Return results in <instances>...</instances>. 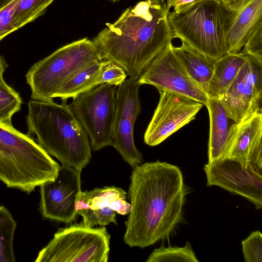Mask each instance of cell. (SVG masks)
I'll return each instance as SVG.
<instances>
[{"mask_svg":"<svg viewBox=\"0 0 262 262\" xmlns=\"http://www.w3.org/2000/svg\"><path fill=\"white\" fill-rule=\"evenodd\" d=\"M180 168L159 160L133 169L124 243L144 248L167 238L182 218L187 194Z\"/></svg>","mask_w":262,"mask_h":262,"instance_id":"cell-1","label":"cell"},{"mask_svg":"<svg viewBox=\"0 0 262 262\" xmlns=\"http://www.w3.org/2000/svg\"><path fill=\"white\" fill-rule=\"evenodd\" d=\"M169 9L164 0L142 1L127 8L93 38L101 59L115 62L138 79L173 38Z\"/></svg>","mask_w":262,"mask_h":262,"instance_id":"cell-2","label":"cell"},{"mask_svg":"<svg viewBox=\"0 0 262 262\" xmlns=\"http://www.w3.org/2000/svg\"><path fill=\"white\" fill-rule=\"evenodd\" d=\"M28 134L37 136L38 144L62 165L81 171L92 158L88 136L70 109L67 99L60 104L31 100L26 117Z\"/></svg>","mask_w":262,"mask_h":262,"instance_id":"cell-3","label":"cell"},{"mask_svg":"<svg viewBox=\"0 0 262 262\" xmlns=\"http://www.w3.org/2000/svg\"><path fill=\"white\" fill-rule=\"evenodd\" d=\"M60 166L32 138L0 123V181L27 193L54 180Z\"/></svg>","mask_w":262,"mask_h":262,"instance_id":"cell-4","label":"cell"},{"mask_svg":"<svg viewBox=\"0 0 262 262\" xmlns=\"http://www.w3.org/2000/svg\"><path fill=\"white\" fill-rule=\"evenodd\" d=\"M173 38L216 60L227 53L225 10L219 0L197 4L179 12H169Z\"/></svg>","mask_w":262,"mask_h":262,"instance_id":"cell-5","label":"cell"},{"mask_svg":"<svg viewBox=\"0 0 262 262\" xmlns=\"http://www.w3.org/2000/svg\"><path fill=\"white\" fill-rule=\"evenodd\" d=\"M102 60L93 40L66 45L33 64L26 74L33 100L51 101L64 83L85 66Z\"/></svg>","mask_w":262,"mask_h":262,"instance_id":"cell-6","label":"cell"},{"mask_svg":"<svg viewBox=\"0 0 262 262\" xmlns=\"http://www.w3.org/2000/svg\"><path fill=\"white\" fill-rule=\"evenodd\" d=\"M110 237L104 226L93 228L83 222L60 228L35 261L106 262Z\"/></svg>","mask_w":262,"mask_h":262,"instance_id":"cell-7","label":"cell"},{"mask_svg":"<svg viewBox=\"0 0 262 262\" xmlns=\"http://www.w3.org/2000/svg\"><path fill=\"white\" fill-rule=\"evenodd\" d=\"M116 88L101 84L78 95L68 104L90 137L94 151L112 146Z\"/></svg>","mask_w":262,"mask_h":262,"instance_id":"cell-8","label":"cell"},{"mask_svg":"<svg viewBox=\"0 0 262 262\" xmlns=\"http://www.w3.org/2000/svg\"><path fill=\"white\" fill-rule=\"evenodd\" d=\"M138 79L129 77L118 86L116 93V108L112 146L134 169L143 161L135 146L134 128L141 112Z\"/></svg>","mask_w":262,"mask_h":262,"instance_id":"cell-9","label":"cell"},{"mask_svg":"<svg viewBox=\"0 0 262 262\" xmlns=\"http://www.w3.org/2000/svg\"><path fill=\"white\" fill-rule=\"evenodd\" d=\"M172 42L152 60L138 78L140 85L178 94L206 105L208 96L189 76L173 49Z\"/></svg>","mask_w":262,"mask_h":262,"instance_id":"cell-10","label":"cell"},{"mask_svg":"<svg viewBox=\"0 0 262 262\" xmlns=\"http://www.w3.org/2000/svg\"><path fill=\"white\" fill-rule=\"evenodd\" d=\"M160 99L144 136V143L156 146L195 118L204 105L187 97L158 90Z\"/></svg>","mask_w":262,"mask_h":262,"instance_id":"cell-11","label":"cell"},{"mask_svg":"<svg viewBox=\"0 0 262 262\" xmlns=\"http://www.w3.org/2000/svg\"><path fill=\"white\" fill-rule=\"evenodd\" d=\"M81 171L60 166L54 180L40 186L39 209L43 219L71 223L78 215L75 201L81 190Z\"/></svg>","mask_w":262,"mask_h":262,"instance_id":"cell-12","label":"cell"},{"mask_svg":"<svg viewBox=\"0 0 262 262\" xmlns=\"http://www.w3.org/2000/svg\"><path fill=\"white\" fill-rule=\"evenodd\" d=\"M207 186H215L239 195L262 208V170L244 168L237 161L224 158L204 166Z\"/></svg>","mask_w":262,"mask_h":262,"instance_id":"cell-13","label":"cell"},{"mask_svg":"<svg viewBox=\"0 0 262 262\" xmlns=\"http://www.w3.org/2000/svg\"><path fill=\"white\" fill-rule=\"evenodd\" d=\"M126 198L127 193L115 186L81 191L76 196L75 210L86 226H104L111 223L117 225V213L124 215L130 211L131 205Z\"/></svg>","mask_w":262,"mask_h":262,"instance_id":"cell-14","label":"cell"},{"mask_svg":"<svg viewBox=\"0 0 262 262\" xmlns=\"http://www.w3.org/2000/svg\"><path fill=\"white\" fill-rule=\"evenodd\" d=\"M224 158L235 160L246 168L262 170V113L231 124Z\"/></svg>","mask_w":262,"mask_h":262,"instance_id":"cell-15","label":"cell"},{"mask_svg":"<svg viewBox=\"0 0 262 262\" xmlns=\"http://www.w3.org/2000/svg\"><path fill=\"white\" fill-rule=\"evenodd\" d=\"M225 10L227 53H238L248 37L262 23V0H241Z\"/></svg>","mask_w":262,"mask_h":262,"instance_id":"cell-16","label":"cell"},{"mask_svg":"<svg viewBox=\"0 0 262 262\" xmlns=\"http://www.w3.org/2000/svg\"><path fill=\"white\" fill-rule=\"evenodd\" d=\"M228 117L235 123H241L257 112L262 113L261 100L237 74L226 92L219 98Z\"/></svg>","mask_w":262,"mask_h":262,"instance_id":"cell-17","label":"cell"},{"mask_svg":"<svg viewBox=\"0 0 262 262\" xmlns=\"http://www.w3.org/2000/svg\"><path fill=\"white\" fill-rule=\"evenodd\" d=\"M210 129L208 144V163L223 158L226 154L230 132V120L219 99L208 97Z\"/></svg>","mask_w":262,"mask_h":262,"instance_id":"cell-18","label":"cell"},{"mask_svg":"<svg viewBox=\"0 0 262 262\" xmlns=\"http://www.w3.org/2000/svg\"><path fill=\"white\" fill-rule=\"evenodd\" d=\"M246 60L247 56L241 52L227 53L215 60L213 72L206 91L208 97L221 98L233 82Z\"/></svg>","mask_w":262,"mask_h":262,"instance_id":"cell-19","label":"cell"},{"mask_svg":"<svg viewBox=\"0 0 262 262\" xmlns=\"http://www.w3.org/2000/svg\"><path fill=\"white\" fill-rule=\"evenodd\" d=\"M173 49L190 77L206 93L213 72L215 60L183 42L179 47L173 46Z\"/></svg>","mask_w":262,"mask_h":262,"instance_id":"cell-20","label":"cell"},{"mask_svg":"<svg viewBox=\"0 0 262 262\" xmlns=\"http://www.w3.org/2000/svg\"><path fill=\"white\" fill-rule=\"evenodd\" d=\"M102 61L95 60L75 73L61 86L54 98L73 99L98 86L97 80Z\"/></svg>","mask_w":262,"mask_h":262,"instance_id":"cell-21","label":"cell"},{"mask_svg":"<svg viewBox=\"0 0 262 262\" xmlns=\"http://www.w3.org/2000/svg\"><path fill=\"white\" fill-rule=\"evenodd\" d=\"M16 223L10 211L0 205V262L15 260L13 242Z\"/></svg>","mask_w":262,"mask_h":262,"instance_id":"cell-22","label":"cell"},{"mask_svg":"<svg viewBox=\"0 0 262 262\" xmlns=\"http://www.w3.org/2000/svg\"><path fill=\"white\" fill-rule=\"evenodd\" d=\"M54 0H18L12 21L16 30L43 15Z\"/></svg>","mask_w":262,"mask_h":262,"instance_id":"cell-23","label":"cell"},{"mask_svg":"<svg viewBox=\"0 0 262 262\" xmlns=\"http://www.w3.org/2000/svg\"><path fill=\"white\" fill-rule=\"evenodd\" d=\"M147 262L158 261H193L199 260L189 242L185 246L180 247L162 245L159 248L155 249L148 256Z\"/></svg>","mask_w":262,"mask_h":262,"instance_id":"cell-24","label":"cell"},{"mask_svg":"<svg viewBox=\"0 0 262 262\" xmlns=\"http://www.w3.org/2000/svg\"><path fill=\"white\" fill-rule=\"evenodd\" d=\"M21 98L17 92L0 79V123L12 126V118L21 108Z\"/></svg>","mask_w":262,"mask_h":262,"instance_id":"cell-25","label":"cell"},{"mask_svg":"<svg viewBox=\"0 0 262 262\" xmlns=\"http://www.w3.org/2000/svg\"><path fill=\"white\" fill-rule=\"evenodd\" d=\"M238 74L251 88L256 97L261 100L262 60L247 56V60L241 68Z\"/></svg>","mask_w":262,"mask_h":262,"instance_id":"cell-26","label":"cell"},{"mask_svg":"<svg viewBox=\"0 0 262 262\" xmlns=\"http://www.w3.org/2000/svg\"><path fill=\"white\" fill-rule=\"evenodd\" d=\"M127 76L126 71L120 65L112 60H102L97 83L98 85L108 83L118 86L125 81Z\"/></svg>","mask_w":262,"mask_h":262,"instance_id":"cell-27","label":"cell"},{"mask_svg":"<svg viewBox=\"0 0 262 262\" xmlns=\"http://www.w3.org/2000/svg\"><path fill=\"white\" fill-rule=\"evenodd\" d=\"M242 247L246 262L262 261V234L259 230L252 232L242 241Z\"/></svg>","mask_w":262,"mask_h":262,"instance_id":"cell-28","label":"cell"},{"mask_svg":"<svg viewBox=\"0 0 262 262\" xmlns=\"http://www.w3.org/2000/svg\"><path fill=\"white\" fill-rule=\"evenodd\" d=\"M242 49L243 54L262 60V23L248 37Z\"/></svg>","mask_w":262,"mask_h":262,"instance_id":"cell-29","label":"cell"},{"mask_svg":"<svg viewBox=\"0 0 262 262\" xmlns=\"http://www.w3.org/2000/svg\"><path fill=\"white\" fill-rule=\"evenodd\" d=\"M18 0H14L0 9V41L16 30L12 21L15 6Z\"/></svg>","mask_w":262,"mask_h":262,"instance_id":"cell-30","label":"cell"},{"mask_svg":"<svg viewBox=\"0 0 262 262\" xmlns=\"http://www.w3.org/2000/svg\"><path fill=\"white\" fill-rule=\"evenodd\" d=\"M218 0H173L170 6L173 8V11L179 12L197 4Z\"/></svg>","mask_w":262,"mask_h":262,"instance_id":"cell-31","label":"cell"},{"mask_svg":"<svg viewBox=\"0 0 262 262\" xmlns=\"http://www.w3.org/2000/svg\"><path fill=\"white\" fill-rule=\"evenodd\" d=\"M241 0H219L223 7L226 9L234 5Z\"/></svg>","mask_w":262,"mask_h":262,"instance_id":"cell-32","label":"cell"},{"mask_svg":"<svg viewBox=\"0 0 262 262\" xmlns=\"http://www.w3.org/2000/svg\"><path fill=\"white\" fill-rule=\"evenodd\" d=\"M7 66L5 60L2 56H0V79L3 78V74Z\"/></svg>","mask_w":262,"mask_h":262,"instance_id":"cell-33","label":"cell"},{"mask_svg":"<svg viewBox=\"0 0 262 262\" xmlns=\"http://www.w3.org/2000/svg\"><path fill=\"white\" fill-rule=\"evenodd\" d=\"M14 0H0V9Z\"/></svg>","mask_w":262,"mask_h":262,"instance_id":"cell-34","label":"cell"},{"mask_svg":"<svg viewBox=\"0 0 262 262\" xmlns=\"http://www.w3.org/2000/svg\"><path fill=\"white\" fill-rule=\"evenodd\" d=\"M173 0H166V4L169 8H170V6Z\"/></svg>","mask_w":262,"mask_h":262,"instance_id":"cell-35","label":"cell"},{"mask_svg":"<svg viewBox=\"0 0 262 262\" xmlns=\"http://www.w3.org/2000/svg\"><path fill=\"white\" fill-rule=\"evenodd\" d=\"M113 3H116L117 2H118L119 0H108Z\"/></svg>","mask_w":262,"mask_h":262,"instance_id":"cell-36","label":"cell"}]
</instances>
